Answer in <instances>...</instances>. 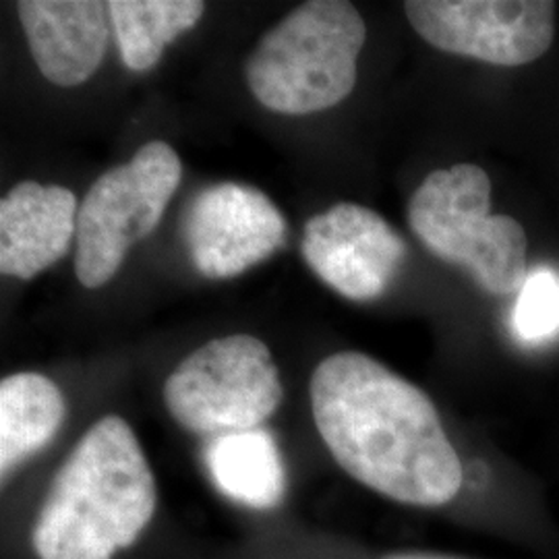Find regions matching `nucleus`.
I'll return each instance as SVG.
<instances>
[{
  "label": "nucleus",
  "mask_w": 559,
  "mask_h": 559,
  "mask_svg": "<svg viewBox=\"0 0 559 559\" xmlns=\"http://www.w3.org/2000/svg\"><path fill=\"white\" fill-rule=\"evenodd\" d=\"M309 396L321 440L353 479L420 508L459 496L462 462L436 404L380 360L362 353L321 360Z\"/></svg>",
  "instance_id": "nucleus-1"
},
{
  "label": "nucleus",
  "mask_w": 559,
  "mask_h": 559,
  "mask_svg": "<svg viewBox=\"0 0 559 559\" xmlns=\"http://www.w3.org/2000/svg\"><path fill=\"white\" fill-rule=\"evenodd\" d=\"M158 489L131 425L104 417L60 466L34 526L40 559H112L154 519Z\"/></svg>",
  "instance_id": "nucleus-2"
},
{
  "label": "nucleus",
  "mask_w": 559,
  "mask_h": 559,
  "mask_svg": "<svg viewBox=\"0 0 559 559\" xmlns=\"http://www.w3.org/2000/svg\"><path fill=\"white\" fill-rule=\"evenodd\" d=\"M367 25L355 4L313 0L261 38L245 64L249 90L280 115H313L336 106L357 85Z\"/></svg>",
  "instance_id": "nucleus-3"
},
{
  "label": "nucleus",
  "mask_w": 559,
  "mask_h": 559,
  "mask_svg": "<svg viewBox=\"0 0 559 559\" xmlns=\"http://www.w3.org/2000/svg\"><path fill=\"white\" fill-rule=\"evenodd\" d=\"M408 224L427 251L489 295L520 293L528 278L526 233L512 216L491 214V180L477 164L431 173L408 203Z\"/></svg>",
  "instance_id": "nucleus-4"
},
{
  "label": "nucleus",
  "mask_w": 559,
  "mask_h": 559,
  "mask_svg": "<svg viewBox=\"0 0 559 559\" xmlns=\"http://www.w3.org/2000/svg\"><path fill=\"white\" fill-rule=\"evenodd\" d=\"M284 396L270 348L255 336L235 334L203 344L164 383L168 413L198 436L260 429Z\"/></svg>",
  "instance_id": "nucleus-5"
},
{
  "label": "nucleus",
  "mask_w": 559,
  "mask_h": 559,
  "mask_svg": "<svg viewBox=\"0 0 559 559\" xmlns=\"http://www.w3.org/2000/svg\"><path fill=\"white\" fill-rule=\"evenodd\" d=\"M180 177L179 154L164 141H150L92 185L75 233V274L85 288L112 280L129 249L158 226Z\"/></svg>",
  "instance_id": "nucleus-6"
},
{
  "label": "nucleus",
  "mask_w": 559,
  "mask_h": 559,
  "mask_svg": "<svg viewBox=\"0 0 559 559\" xmlns=\"http://www.w3.org/2000/svg\"><path fill=\"white\" fill-rule=\"evenodd\" d=\"M404 13L429 46L498 67L535 62L556 36L549 0H411Z\"/></svg>",
  "instance_id": "nucleus-7"
},
{
  "label": "nucleus",
  "mask_w": 559,
  "mask_h": 559,
  "mask_svg": "<svg viewBox=\"0 0 559 559\" xmlns=\"http://www.w3.org/2000/svg\"><path fill=\"white\" fill-rule=\"evenodd\" d=\"M185 242L201 276L235 278L284 247L286 221L260 189L221 182L189 205Z\"/></svg>",
  "instance_id": "nucleus-8"
},
{
  "label": "nucleus",
  "mask_w": 559,
  "mask_h": 559,
  "mask_svg": "<svg viewBox=\"0 0 559 559\" xmlns=\"http://www.w3.org/2000/svg\"><path fill=\"white\" fill-rule=\"evenodd\" d=\"M406 255L408 247L399 233L359 203H338L305 224L302 258L346 299H380Z\"/></svg>",
  "instance_id": "nucleus-9"
},
{
  "label": "nucleus",
  "mask_w": 559,
  "mask_h": 559,
  "mask_svg": "<svg viewBox=\"0 0 559 559\" xmlns=\"http://www.w3.org/2000/svg\"><path fill=\"white\" fill-rule=\"evenodd\" d=\"M17 13L29 52L50 83L75 87L98 71L110 38L108 2L21 0Z\"/></svg>",
  "instance_id": "nucleus-10"
},
{
  "label": "nucleus",
  "mask_w": 559,
  "mask_h": 559,
  "mask_svg": "<svg viewBox=\"0 0 559 559\" xmlns=\"http://www.w3.org/2000/svg\"><path fill=\"white\" fill-rule=\"evenodd\" d=\"M80 205L73 191L25 180L0 201V272L32 280L69 251Z\"/></svg>",
  "instance_id": "nucleus-11"
},
{
  "label": "nucleus",
  "mask_w": 559,
  "mask_h": 559,
  "mask_svg": "<svg viewBox=\"0 0 559 559\" xmlns=\"http://www.w3.org/2000/svg\"><path fill=\"white\" fill-rule=\"evenodd\" d=\"M205 466L222 493L247 508H276L286 493L278 443L261 427L214 438L205 445Z\"/></svg>",
  "instance_id": "nucleus-12"
},
{
  "label": "nucleus",
  "mask_w": 559,
  "mask_h": 559,
  "mask_svg": "<svg viewBox=\"0 0 559 559\" xmlns=\"http://www.w3.org/2000/svg\"><path fill=\"white\" fill-rule=\"evenodd\" d=\"M64 399L59 385L40 373H15L0 383V473L2 479L23 460L40 452L59 433Z\"/></svg>",
  "instance_id": "nucleus-13"
},
{
  "label": "nucleus",
  "mask_w": 559,
  "mask_h": 559,
  "mask_svg": "<svg viewBox=\"0 0 559 559\" xmlns=\"http://www.w3.org/2000/svg\"><path fill=\"white\" fill-rule=\"evenodd\" d=\"M110 25L120 59L131 71H150L164 48L201 20L200 0H110Z\"/></svg>",
  "instance_id": "nucleus-14"
},
{
  "label": "nucleus",
  "mask_w": 559,
  "mask_h": 559,
  "mask_svg": "<svg viewBox=\"0 0 559 559\" xmlns=\"http://www.w3.org/2000/svg\"><path fill=\"white\" fill-rule=\"evenodd\" d=\"M512 328L524 342H543L559 332V276L549 267H537L520 288L512 313Z\"/></svg>",
  "instance_id": "nucleus-15"
},
{
  "label": "nucleus",
  "mask_w": 559,
  "mask_h": 559,
  "mask_svg": "<svg viewBox=\"0 0 559 559\" xmlns=\"http://www.w3.org/2000/svg\"><path fill=\"white\" fill-rule=\"evenodd\" d=\"M385 559H445V558H431V556H392Z\"/></svg>",
  "instance_id": "nucleus-16"
}]
</instances>
